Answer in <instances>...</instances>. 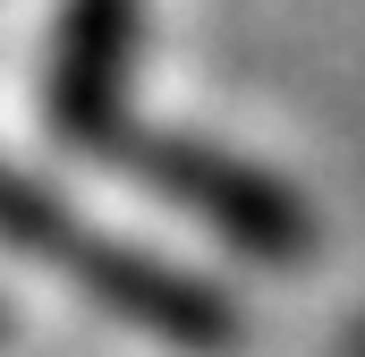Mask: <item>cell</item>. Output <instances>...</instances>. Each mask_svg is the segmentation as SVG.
I'll list each match as a JSON object with an SVG mask.
<instances>
[{"mask_svg": "<svg viewBox=\"0 0 365 357\" xmlns=\"http://www.w3.org/2000/svg\"><path fill=\"white\" fill-rule=\"evenodd\" d=\"M0 247L26 256V264L68 272L102 315H119V323H136V332H153V341H170L187 357H230L247 341V315H238V298L221 281L170 264V256H153L136 238L93 230L60 187L26 178L17 162H0Z\"/></svg>", "mask_w": 365, "mask_h": 357, "instance_id": "cell-1", "label": "cell"}, {"mask_svg": "<svg viewBox=\"0 0 365 357\" xmlns=\"http://www.w3.org/2000/svg\"><path fill=\"white\" fill-rule=\"evenodd\" d=\"M110 162H128L170 213H195L221 247H238V256H255V264H306V256H314V213H306V196L280 171L230 154V145H212V136L128 128V136L110 145Z\"/></svg>", "mask_w": 365, "mask_h": 357, "instance_id": "cell-2", "label": "cell"}, {"mask_svg": "<svg viewBox=\"0 0 365 357\" xmlns=\"http://www.w3.org/2000/svg\"><path fill=\"white\" fill-rule=\"evenodd\" d=\"M136 43H145V0H60L51 17V128L77 154H110L136 119H128V86H136Z\"/></svg>", "mask_w": 365, "mask_h": 357, "instance_id": "cell-3", "label": "cell"}]
</instances>
